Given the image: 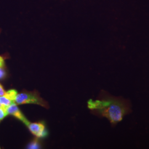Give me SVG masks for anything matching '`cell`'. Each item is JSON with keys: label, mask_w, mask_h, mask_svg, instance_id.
I'll return each instance as SVG.
<instances>
[{"label": "cell", "mask_w": 149, "mask_h": 149, "mask_svg": "<svg viewBox=\"0 0 149 149\" xmlns=\"http://www.w3.org/2000/svg\"><path fill=\"white\" fill-rule=\"evenodd\" d=\"M6 111L8 115H11L16 118V119L20 120L27 127L29 124L30 122L27 119V118L25 117L23 113L19 109L16 103H13L10 106L6 108Z\"/></svg>", "instance_id": "277c9868"}, {"label": "cell", "mask_w": 149, "mask_h": 149, "mask_svg": "<svg viewBox=\"0 0 149 149\" xmlns=\"http://www.w3.org/2000/svg\"><path fill=\"white\" fill-rule=\"evenodd\" d=\"M6 91L3 86L0 84V96H3L5 94Z\"/></svg>", "instance_id": "30bf717a"}, {"label": "cell", "mask_w": 149, "mask_h": 149, "mask_svg": "<svg viewBox=\"0 0 149 149\" xmlns=\"http://www.w3.org/2000/svg\"><path fill=\"white\" fill-rule=\"evenodd\" d=\"M0 103L2 106L6 109L8 107L10 106L12 103L15 102L12 101V100L8 98L6 96L3 95V96H0Z\"/></svg>", "instance_id": "8992f818"}, {"label": "cell", "mask_w": 149, "mask_h": 149, "mask_svg": "<svg viewBox=\"0 0 149 149\" xmlns=\"http://www.w3.org/2000/svg\"><path fill=\"white\" fill-rule=\"evenodd\" d=\"M15 103L17 105L33 104L40 106L47 109L49 108L48 102L40 97V93L37 90L28 91L24 90L22 91V92L17 94Z\"/></svg>", "instance_id": "7a4b0ae2"}, {"label": "cell", "mask_w": 149, "mask_h": 149, "mask_svg": "<svg viewBox=\"0 0 149 149\" xmlns=\"http://www.w3.org/2000/svg\"><path fill=\"white\" fill-rule=\"evenodd\" d=\"M7 76L5 66H0V80H3Z\"/></svg>", "instance_id": "9c48e42d"}, {"label": "cell", "mask_w": 149, "mask_h": 149, "mask_svg": "<svg viewBox=\"0 0 149 149\" xmlns=\"http://www.w3.org/2000/svg\"><path fill=\"white\" fill-rule=\"evenodd\" d=\"M7 116H8L7 112L6 111V109L3 107L0 108V122Z\"/></svg>", "instance_id": "ba28073f"}, {"label": "cell", "mask_w": 149, "mask_h": 149, "mask_svg": "<svg viewBox=\"0 0 149 149\" xmlns=\"http://www.w3.org/2000/svg\"><path fill=\"white\" fill-rule=\"evenodd\" d=\"M27 127L30 132L37 138H44L48 136V130L43 122H30Z\"/></svg>", "instance_id": "3957f363"}, {"label": "cell", "mask_w": 149, "mask_h": 149, "mask_svg": "<svg viewBox=\"0 0 149 149\" xmlns=\"http://www.w3.org/2000/svg\"><path fill=\"white\" fill-rule=\"evenodd\" d=\"M5 66V64L4 58L0 55V66Z\"/></svg>", "instance_id": "8fae6325"}, {"label": "cell", "mask_w": 149, "mask_h": 149, "mask_svg": "<svg viewBox=\"0 0 149 149\" xmlns=\"http://www.w3.org/2000/svg\"><path fill=\"white\" fill-rule=\"evenodd\" d=\"M38 138L36 137L28 144L27 148L29 149H38L42 148V145L39 141Z\"/></svg>", "instance_id": "5b68a950"}, {"label": "cell", "mask_w": 149, "mask_h": 149, "mask_svg": "<svg viewBox=\"0 0 149 149\" xmlns=\"http://www.w3.org/2000/svg\"><path fill=\"white\" fill-rule=\"evenodd\" d=\"M17 94H18V92L16 90L11 89L7 91H6L5 94L4 95L6 96L10 100H12V101L15 102V100H16Z\"/></svg>", "instance_id": "52a82bcc"}, {"label": "cell", "mask_w": 149, "mask_h": 149, "mask_svg": "<svg viewBox=\"0 0 149 149\" xmlns=\"http://www.w3.org/2000/svg\"><path fill=\"white\" fill-rule=\"evenodd\" d=\"M87 106L93 114L106 118L112 126L117 125L132 112L131 103L128 100L111 96L103 91L95 100H90Z\"/></svg>", "instance_id": "6da1fadb"}, {"label": "cell", "mask_w": 149, "mask_h": 149, "mask_svg": "<svg viewBox=\"0 0 149 149\" xmlns=\"http://www.w3.org/2000/svg\"><path fill=\"white\" fill-rule=\"evenodd\" d=\"M1 29H0V33H1Z\"/></svg>", "instance_id": "4fadbf2b"}, {"label": "cell", "mask_w": 149, "mask_h": 149, "mask_svg": "<svg viewBox=\"0 0 149 149\" xmlns=\"http://www.w3.org/2000/svg\"><path fill=\"white\" fill-rule=\"evenodd\" d=\"M2 105H1V103H0V108H1V107H2Z\"/></svg>", "instance_id": "7c38bea8"}, {"label": "cell", "mask_w": 149, "mask_h": 149, "mask_svg": "<svg viewBox=\"0 0 149 149\" xmlns=\"http://www.w3.org/2000/svg\"><path fill=\"white\" fill-rule=\"evenodd\" d=\"M0 149H1V148H0Z\"/></svg>", "instance_id": "5bb4252c"}]
</instances>
